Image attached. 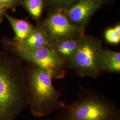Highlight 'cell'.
Listing matches in <instances>:
<instances>
[{"label":"cell","mask_w":120,"mask_h":120,"mask_svg":"<svg viewBox=\"0 0 120 120\" xmlns=\"http://www.w3.org/2000/svg\"><path fill=\"white\" fill-rule=\"evenodd\" d=\"M21 61L0 51V120H15L28 106L25 69Z\"/></svg>","instance_id":"1"},{"label":"cell","mask_w":120,"mask_h":120,"mask_svg":"<svg viewBox=\"0 0 120 120\" xmlns=\"http://www.w3.org/2000/svg\"><path fill=\"white\" fill-rule=\"evenodd\" d=\"M25 67L28 106L36 117L48 116L61 107L60 93L51 77L33 64Z\"/></svg>","instance_id":"2"},{"label":"cell","mask_w":120,"mask_h":120,"mask_svg":"<svg viewBox=\"0 0 120 120\" xmlns=\"http://www.w3.org/2000/svg\"><path fill=\"white\" fill-rule=\"evenodd\" d=\"M56 120H120L118 108L97 95L81 97L70 105L63 103Z\"/></svg>","instance_id":"3"},{"label":"cell","mask_w":120,"mask_h":120,"mask_svg":"<svg viewBox=\"0 0 120 120\" xmlns=\"http://www.w3.org/2000/svg\"><path fill=\"white\" fill-rule=\"evenodd\" d=\"M4 45L8 50L16 56L34 65L52 79L64 77L66 67L51 47L31 49L23 47L13 40L6 41Z\"/></svg>","instance_id":"4"},{"label":"cell","mask_w":120,"mask_h":120,"mask_svg":"<svg viewBox=\"0 0 120 120\" xmlns=\"http://www.w3.org/2000/svg\"><path fill=\"white\" fill-rule=\"evenodd\" d=\"M103 50L100 40L84 34L68 67L82 77H97L103 72Z\"/></svg>","instance_id":"5"},{"label":"cell","mask_w":120,"mask_h":120,"mask_svg":"<svg viewBox=\"0 0 120 120\" xmlns=\"http://www.w3.org/2000/svg\"><path fill=\"white\" fill-rule=\"evenodd\" d=\"M41 26L47 35L50 45L65 39L81 38L84 34L85 29L73 24L61 9H53Z\"/></svg>","instance_id":"6"},{"label":"cell","mask_w":120,"mask_h":120,"mask_svg":"<svg viewBox=\"0 0 120 120\" xmlns=\"http://www.w3.org/2000/svg\"><path fill=\"white\" fill-rule=\"evenodd\" d=\"M104 1V0H75L62 10L73 24L85 29Z\"/></svg>","instance_id":"7"},{"label":"cell","mask_w":120,"mask_h":120,"mask_svg":"<svg viewBox=\"0 0 120 120\" xmlns=\"http://www.w3.org/2000/svg\"><path fill=\"white\" fill-rule=\"evenodd\" d=\"M82 36L78 38L60 41L50 45L56 54L63 62L66 68L69 67L73 56L77 50Z\"/></svg>","instance_id":"8"},{"label":"cell","mask_w":120,"mask_h":120,"mask_svg":"<svg viewBox=\"0 0 120 120\" xmlns=\"http://www.w3.org/2000/svg\"><path fill=\"white\" fill-rule=\"evenodd\" d=\"M5 17L8 20L15 33L13 41L17 42H21L27 38L34 31L35 28L29 22L10 16L4 13Z\"/></svg>","instance_id":"9"},{"label":"cell","mask_w":120,"mask_h":120,"mask_svg":"<svg viewBox=\"0 0 120 120\" xmlns=\"http://www.w3.org/2000/svg\"><path fill=\"white\" fill-rule=\"evenodd\" d=\"M18 43L24 47L31 49L50 46L47 35L41 26L35 28L27 38L21 42Z\"/></svg>","instance_id":"10"},{"label":"cell","mask_w":120,"mask_h":120,"mask_svg":"<svg viewBox=\"0 0 120 120\" xmlns=\"http://www.w3.org/2000/svg\"><path fill=\"white\" fill-rule=\"evenodd\" d=\"M102 69L110 73H120V52L103 49Z\"/></svg>","instance_id":"11"},{"label":"cell","mask_w":120,"mask_h":120,"mask_svg":"<svg viewBox=\"0 0 120 120\" xmlns=\"http://www.w3.org/2000/svg\"><path fill=\"white\" fill-rule=\"evenodd\" d=\"M25 7L31 16L38 20L42 14L44 7V0H23Z\"/></svg>","instance_id":"12"},{"label":"cell","mask_w":120,"mask_h":120,"mask_svg":"<svg viewBox=\"0 0 120 120\" xmlns=\"http://www.w3.org/2000/svg\"><path fill=\"white\" fill-rule=\"evenodd\" d=\"M104 37L108 43L118 44L120 42V34H118L114 27L108 29L105 32Z\"/></svg>","instance_id":"13"},{"label":"cell","mask_w":120,"mask_h":120,"mask_svg":"<svg viewBox=\"0 0 120 120\" xmlns=\"http://www.w3.org/2000/svg\"><path fill=\"white\" fill-rule=\"evenodd\" d=\"M75 0H47L50 6L53 9H63L66 8Z\"/></svg>","instance_id":"14"},{"label":"cell","mask_w":120,"mask_h":120,"mask_svg":"<svg viewBox=\"0 0 120 120\" xmlns=\"http://www.w3.org/2000/svg\"><path fill=\"white\" fill-rule=\"evenodd\" d=\"M21 0H0V4L7 9H14L20 3Z\"/></svg>","instance_id":"15"},{"label":"cell","mask_w":120,"mask_h":120,"mask_svg":"<svg viewBox=\"0 0 120 120\" xmlns=\"http://www.w3.org/2000/svg\"><path fill=\"white\" fill-rule=\"evenodd\" d=\"M7 9H8L6 7L0 4V22L2 21L3 16L4 15L5 12Z\"/></svg>","instance_id":"16"}]
</instances>
